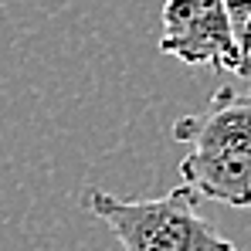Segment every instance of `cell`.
<instances>
[{
  "label": "cell",
  "instance_id": "6da1fadb",
  "mask_svg": "<svg viewBox=\"0 0 251 251\" xmlns=\"http://www.w3.org/2000/svg\"><path fill=\"white\" fill-rule=\"evenodd\" d=\"M173 136L190 146L180 176L201 201L251 207V72L221 85L197 116L176 119Z\"/></svg>",
  "mask_w": 251,
  "mask_h": 251
},
{
  "label": "cell",
  "instance_id": "7a4b0ae2",
  "mask_svg": "<svg viewBox=\"0 0 251 251\" xmlns=\"http://www.w3.org/2000/svg\"><path fill=\"white\" fill-rule=\"evenodd\" d=\"M82 204L102 224H109L123 251H238L234 241L217 234L214 224L201 217V197L187 183L163 197L143 201H126L88 187Z\"/></svg>",
  "mask_w": 251,
  "mask_h": 251
},
{
  "label": "cell",
  "instance_id": "3957f363",
  "mask_svg": "<svg viewBox=\"0 0 251 251\" xmlns=\"http://www.w3.org/2000/svg\"><path fill=\"white\" fill-rule=\"evenodd\" d=\"M160 51L194 68L210 65V68L231 72V75L251 72V65L241 58V51L234 44L221 0H167Z\"/></svg>",
  "mask_w": 251,
  "mask_h": 251
},
{
  "label": "cell",
  "instance_id": "277c9868",
  "mask_svg": "<svg viewBox=\"0 0 251 251\" xmlns=\"http://www.w3.org/2000/svg\"><path fill=\"white\" fill-rule=\"evenodd\" d=\"M221 3H224L234 44H238L241 58L251 65V0H221Z\"/></svg>",
  "mask_w": 251,
  "mask_h": 251
}]
</instances>
